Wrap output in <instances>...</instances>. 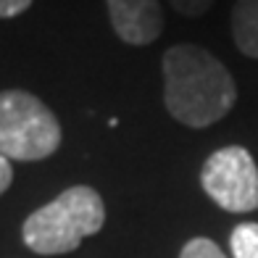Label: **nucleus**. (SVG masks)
I'll use <instances>...</instances> for the list:
<instances>
[{
  "instance_id": "obj_8",
  "label": "nucleus",
  "mask_w": 258,
  "mask_h": 258,
  "mask_svg": "<svg viewBox=\"0 0 258 258\" xmlns=\"http://www.w3.org/2000/svg\"><path fill=\"white\" fill-rule=\"evenodd\" d=\"M179 258H227V253L208 237H192L182 248Z\"/></svg>"
},
{
  "instance_id": "obj_1",
  "label": "nucleus",
  "mask_w": 258,
  "mask_h": 258,
  "mask_svg": "<svg viewBox=\"0 0 258 258\" xmlns=\"http://www.w3.org/2000/svg\"><path fill=\"white\" fill-rule=\"evenodd\" d=\"M163 103L184 126L206 129L234 108L237 87L227 66L201 45H174L163 53Z\"/></svg>"
},
{
  "instance_id": "obj_3",
  "label": "nucleus",
  "mask_w": 258,
  "mask_h": 258,
  "mask_svg": "<svg viewBox=\"0 0 258 258\" xmlns=\"http://www.w3.org/2000/svg\"><path fill=\"white\" fill-rule=\"evenodd\" d=\"M61 145V124L37 95L27 90L0 92V156L8 161H42Z\"/></svg>"
},
{
  "instance_id": "obj_6",
  "label": "nucleus",
  "mask_w": 258,
  "mask_h": 258,
  "mask_svg": "<svg viewBox=\"0 0 258 258\" xmlns=\"http://www.w3.org/2000/svg\"><path fill=\"white\" fill-rule=\"evenodd\" d=\"M232 37L242 55L258 58V0H237L232 6Z\"/></svg>"
},
{
  "instance_id": "obj_9",
  "label": "nucleus",
  "mask_w": 258,
  "mask_h": 258,
  "mask_svg": "<svg viewBox=\"0 0 258 258\" xmlns=\"http://www.w3.org/2000/svg\"><path fill=\"white\" fill-rule=\"evenodd\" d=\"M174 6V11H179L182 16H190V19H198L203 16L206 11L214 6V0H169Z\"/></svg>"
},
{
  "instance_id": "obj_2",
  "label": "nucleus",
  "mask_w": 258,
  "mask_h": 258,
  "mask_svg": "<svg viewBox=\"0 0 258 258\" xmlns=\"http://www.w3.org/2000/svg\"><path fill=\"white\" fill-rule=\"evenodd\" d=\"M105 224L103 198L87 184L69 187L48 206L37 208L21 227L27 248L40 255H63L98 234Z\"/></svg>"
},
{
  "instance_id": "obj_10",
  "label": "nucleus",
  "mask_w": 258,
  "mask_h": 258,
  "mask_svg": "<svg viewBox=\"0 0 258 258\" xmlns=\"http://www.w3.org/2000/svg\"><path fill=\"white\" fill-rule=\"evenodd\" d=\"M32 6V0H0V19H14Z\"/></svg>"
},
{
  "instance_id": "obj_4",
  "label": "nucleus",
  "mask_w": 258,
  "mask_h": 258,
  "mask_svg": "<svg viewBox=\"0 0 258 258\" xmlns=\"http://www.w3.org/2000/svg\"><path fill=\"white\" fill-rule=\"evenodd\" d=\"M206 195L229 214H248L258 208V166L240 145H229L208 156L201 171Z\"/></svg>"
},
{
  "instance_id": "obj_5",
  "label": "nucleus",
  "mask_w": 258,
  "mask_h": 258,
  "mask_svg": "<svg viewBox=\"0 0 258 258\" xmlns=\"http://www.w3.org/2000/svg\"><path fill=\"white\" fill-rule=\"evenodd\" d=\"M116 37L126 45H153L163 32L158 0H105Z\"/></svg>"
},
{
  "instance_id": "obj_7",
  "label": "nucleus",
  "mask_w": 258,
  "mask_h": 258,
  "mask_svg": "<svg viewBox=\"0 0 258 258\" xmlns=\"http://www.w3.org/2000/svg\"><path fill=\"white\" fill-rule=\"evenodd\" d=\"M229 248L234 258H258V224H237L232 229Z\"/></svg>"
},
{
  "instance_id": "obj_11",
  "label": "nucleus",
  "mask_w": 258,
  "mask_h": 258,
  "mask_svg": "<svg viewBox=\"0 0 258 258\" xmlns=\"http://www.w3.org/2000/svg\"><path fill=\"white\" fill-rule=\"evenodd\" d=\"M11 182H14V169H11V161L0 156V195H3L8 187H11Z\"/></svg>"
}]
</instances>
